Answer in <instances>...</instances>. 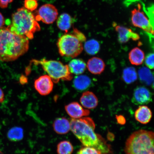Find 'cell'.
<instances>
[{"label":"cell","instance_id":"cell-1","mask_svg":"<svg viewBox=\"0 0 154 154\" xmlns=\"http://www.w3.org/2000/svg\"><path fill=\"white\" fill-rule=\"evenodd\" d=\"M70 124V130L84 146L95 148L102 154L111 153L110 146L100 135L95 132V124L91 118L72 119Z\"/></svg>","mask_w":154,"mask_h":154},{"label":"cell","instance_id":"cell-2","mask_svg":"<svg viewBox=\"0 0 154 154\" xmlns=\"http://www.w3.org/2000/svg\"><path fill=\"white\" fill-rule=\"evenodd\" d=\"M28 38L11 31L7 27L0 28V60L9 62L16 60L28 51Z\"/></svg>","mask_w":154,"mask_h":154},{"label":"cell","instance_id":"cell-3","mask_svg":"<svg viewBox=\"0 0 154 154\" xmlns=\"http://www.w3.org/2000/svg\"><path fill=\"white\" fill-rule=\"evenodd\" d=\"M11 32L28 39L34 38L35 32L39 31L40 27L31 11L23 7L18 8L12 15L11 24L7 27Z\"/></svg>","mask_w":154,"mask_h":154},{"label":"cell","instance_id":"cell-4","mask_svg":"<svg viewBox=\"0 0 154 154\" xmlns=\"http://www.w3.org/2000/svg\"><path fill=\"white\" fill-rule=\"evenodd\" d=\"M154 133L140 130L134 132L127 139L126 154H154Z\"/></svg>","mask_w":154,"mask_h":154},{"label":"cell","instance_id":"cell-5","mask_svg":"<svg viewBox=\"0 0 154 154\" xmlns=\"http://www.w3.org/2000/svg\"><path fill=\"white\" fill-rule=\"evenodd\" d=\"M31 61L35 65H41L55 83H57L60 80L70 81L73 78L68 65L63 64L60 61L45 59L40 60L34 59Z\"/></svg>","mask_w":154,"mask_h":154},{"label":"cell","instance_id":"cell-6","mask_svg":"<svg viewBox=\"0 0 154 154\" xmlns=\"http://www.w3.org/2000/svg\"><path fill=\"white\" fill-rule=\"evenodd\" d=\"M57 44L61 56L72 58L79 55L84 48L82 42L72 34L63 35L59 38Z\"/></svg>","mask_w":154,"mask_h":154},{"label":"cell","instance_id":"cell-7","mask_svg":"<svg viewBox=\"0 0 154 154\" xmlns=\"http://www.w3.org/2000/svg\"><path fill=\"white\" fill-rule=\"evenodd\" d=\"M141 8V5L140 4H138V9L134 8L131 11L132 24L136 27L142 29L147 33L153 35L154 26L143 11H140Z\"/></svg>","mask_w":154,"mask_h":154},{"label":"cell","instance_id":"cell-8","mask_svg":"<svg viewBox=\"0 0 154 154\" xmlns=\"http://www.w3.org/2000/svg\"><path fill=\"white\" fill-rule=\"evenodd\" d=\"M58 12L54 5L50 4L44 5L40 8L35 16L37 21H41L47 24H52L57 20Z\"/></svg>","mask_w":154,"mask_h":154},{"label":"cell","instance_id":"cell-9","mask_svg":"<svg viewBox=\"0 0 154 154\" xmlns=\"http://www.w3.org/2000/svg\"><path fill=\"white\" fill-rule=\"evenodd\" d=\"M131 100L136 105L148 104L152 100V94L147 88L139 87L135 89Z\"/></svg>","mask_w":154,"mask_h":154},{"label":"cell","instance_id":"cell-10","mask_svg":"<svg viewBox=\"0 0 154 154\" xmlns=\"http://www.w3.org/2000/svg\"><path fill=\"white\" fill-rule=\"evenodd\" d=\"M34 87L40 95L46 96L51 93L53 88V82L49 75H44L36 79Z\"/></svg>","mask_w":154,"mask_h":154},{"label":"cell","instance_id":"cell-11","mask_svg":"<svg viewBox=\"0 0 154 154\" xmlns=\"http://www.w3.org/2000/svg\"><path fill=\"white\" fill-rule=\"evenodd\" d=\"M65 109L69 116L74 119L88 116L90 113L89 110L84 109L82 106L76 102H72L65 106Z\"/></svg>","mask_w":154,"mask_h":154},{"label":"cell","instance_id":"cell-12","mask_svg":"<svg viewBox=\"0 0 154 154\" xmlns=\"http://www.w3.org/2000/svg\"><path fill=\"white\" fill-rule=\"evenodd\" d=\"M115 29L118 33L119 42L121 43H126L130 39L137 41L140 39L139 35L130 29L120 26H116Z\"/></svg>","mask_w":154,"mask_h":154},{"label":"cell","instance_id":"cell-13","mask_svg":"<svg viewBox=\"0 0 154 154\" xmlns=\"http://www.w3.org/2000/svg\"><path fill=\"white\" fill-rule=\"evenodd\" d=\"M152 113L149 108L145 105L140 106L134 113L136 121L142 124H147L151 120Z\"/></svg>","mask_w":154,"mask_h":154},{"label":"cell","instance_id":"cell-14","mask_svg":"<svg viewBox=\"0 0 154 154\" xmlns=\"http://www.w3.org/2000/svg\"><path fill=\"white\" fill-rule=\"evenodd\" d=\"M86 67L92 74L98 75L101 74L104 70L105 65L103 60L94 57L88 60Z\"/></svg>","mask_w":154,"mask_h":154},{"label":"cell","instance_id":"cell-15","mask_svg":"<svg viewBox=\"0 0 154 154\" xmlns=\"http://www.w3.org/2000/svg\"><path fill=\"white\" fill-rule=\"evenodd\" d=\"M80 102L82 106L88 109H95L98 104V100L93 92H84L81 97Z\"/></svg>","mask_w":154,"mask_h":154},{"label":"cell","instance_id":"cell-16","mask_svg":"<svg viewBox=\"0 0 154 154\" xmlns=\"http://www.w3.org/2000/svg\"><path fill=\"white\" fill-rule=\"evenodd\" d=\"M53 128L57 134H66L68 133L70 130V122L64 117H59L54 121Z\"/></svg>","mask_w":154,"mask_h":154},{"label":"cell","instance_id":"cell-17","mask_svg":"<svg viewBox=\"0 0 154 154\" xmlns=\"http://www.w3.org/2000/svg\"><path fill=\"white\" fill-rule=\"evenodd\" d=\"M128 58L132 65L138 66L143 63L145 59V55L141 49L136 47L130 51L129 53Z\"/></svg>","mask_w":154,"mask_h":154},{"label":"cell","instance_id":"cell-18","mask_svg":"<svg viewBox=\"0 0 154 154\" xmlns=\"http://www.w3.org/2000/svg\"><path fill=\"white\" fill-rule=\"evenodd\" d=\"M57 26L60 29L67 32L72 26L73 20L72 17L66 13H63L57 18Z\"/></svg>","mask_w":154,"mask_h":154},{"label":"cell","instance_id":"cell-19","mask_svg":"<svg viewBox=\"0 0 154 154\" xmlns=\"http://www.w3.org/2000/svg\"><path fill=\"white\" fill-rule=\"evenodd\" d=\"M69 70L72 74L80 75L85 71L86 64L81 59H74L71 60L68 65Z\"/></svg>","mask_w":154,"mask_h":154},{"label":"cell","instance_id":"cell-20","mask_svg":"<svg viewBox=\"0 0 154 154\" xmlns=\"http://www.w3.org/2000/svg\"><path fill=\"white\" fill-rule=\"evenodd\" d=\"M91 84V80L89 77L84 75L76 76L73 82L74 88L80 91L87 89Z\"/></svg>","mask_w":154,"mask_h":154},{"label":"cell","instance_id":"cell-21","mask_svg":"<svg viewBox=\"0 0 154 154\" xmlns=\"http://www.w3.org/2000/svg\"><path fill=\"white\" fill-rule=\"evenodd\" d=\"M7 136L8 139L11 141H19L23 138L24 131L20 127H13L8 131Z\"/></svg>","mask_w":154,"mask_h":154},{"label":"cell","instance_id":"cell-22","mask_svg":"<svg viewBox=\"0 0 154 154\" xmlns=\"http://www.w3.org/2000/svg\"><path fill=\"white\" fill-rule=\"evenodd\" d=\"M137 72L134 67H127L123 71V80L127 84H131L135 82L137 80Z\"/></svg>","mask_w":154,"mask_h":154},{"label":"cell","instance_id":"cell-23","mask_svg":"<svg viewBox=\"0 0 154 154\" xmlns=\"http://www.w3.org/2000/svg\"><path fill=\"white\" fill-rule=\"evenodd\" d=\"M140 80L148 85H150L153 81V77L151 70L148 67H142L138 72Z\"/></svg>","mask_w":154,"mask_h":154},{"label":"cell","instance_id":"cell-24","mask_svg":"<svg viewBox=\"0 0 154 154\" xmlns=\"http://www.w3.org/2000/svg\"><path fill=\"white\" fill-rule=\"evenodd\" d=\"M84 48L88 54L94 55L97 54L100 49V44L97 40L91 39L87 41L85 44Z\"/></svg>","mask_w":154,"mask_h":154},{"label":"cell","instance_id":"cell-25","mask_svg":"<svg viewBox=\"0 0 154 154\" xmlns=\"http://www.w3.org/2000/svg\"><path fill=\"white\" fill-rule=\"evenodd\" d=\"M73 151L74 147L72 144L68 140H63L57 144V154H72Z\"/></svg>","mask_w":154,"mask_h":154},{"label":"cell","instance_id":"cell-26","mask_svg":"<svg viewBox=\"0 0 154 154\" xmlns=\"http://www.w3.org/2000/svg\"><path fill=\"white\" fill-rule=\"evenodd\" d=\"M24 5L25 8L32 11L37 9L38 3L37 0H25Z\"/></svg>","mask_w":154,"mask_h":154},{"label":"cell","instance_id":"cell-27","mask_svg":"<svg viewBox=\"0 0 154 154\" xmlns=\"http://www.w3.org/2000/svg\"><path fill=\"white\" fill-rule=\"evenodd\" d=\"M76 154H102L101 152L95 148L85 147L81 148Z\"/></svg>","mask_w":154,"mask_h":154},{"label":"cell","instance_id":"cell-28","mask_svg":"<svg viewBox=\"0 0 154 154\" xmlns=\"http://www.w3.org/2000/svg\"><path fill=\"white\" fill-rule=\"evenodd\" d=\"M144 59L146 66L150 69H153L154 66L153 53L149 54Z\"/></svg>","mask_w":154,"mask_h":154},{"label":"cell","instance_id":"cell-29","mask_svg":"<svg viewBox=\"0 0 154 154\" xmlns=\"http://www.w3.org/2000/svg\"><path fill=\"white\" fill-rule=\"evenodd\" d=\"M72 34L74 35L77 38L82 42L85 41L86 40V37L84 34L76 28L73 29Z\"/></svg>","mask_w":154,"mask_h":154},{"label":"cell","instance_id":"cell-30","mask_svg":"<svg viewBox=\"0 0 154 154\" xmlns=\"http://www.w3.org/2000/svg\"><path fill=\"white\" fill-rule=\"evenodd\" d=\"M14 0H0V7L2 9L7 8L9 4L12 3Z\"/></svg>","mask_w":154,"mask_h":154},{"label":"cell","instance_id":"cell-31","mask_svg":"<svg viewBox=\"0 0 154 154\" xmlns=\"http://www.w3.org/2000/svg\"><path fill=\"white\" fill-rule=\"evenodd\" d=\"M5 21L4 17L0 12V28L3 27L5 24Z\"/></svg>","mask_w":154,"mask_h":154},{"label":"cell","instance_id":"cell-32","mask_svg":"<svg viewBox=\"0 0 154 154\" xmlns=\"http://www.w3.org/2000/svg\"><path fill=\"white\" fill-rule=\"evenodd\" d=\"M4 100V94L3 90L0 88V103H2Z\"/></svg>","mask_w":154,"mask_h":154},{"label":"cell","instance_id":"cell-33","mask_svg":"<svg viewBox=\"0 0 154 154\" xmlns=\"http://www.w3.org/2000/svg\"><path fill=\"white\" fill-rule=\"evenodd\" d=\"M117 121L120 124H124L125 122V120L124 117L122 116H117Z\"/></svg>","mask_w":154,"mask_h":154},{"label":"cell","instance_id":"cell-34","mask_svg":"<svg viewBox=\"0 0 154 154\" xmlns=\"http://www.w3.org/2000/svg\"><path fill=\"white\" fill-rule=\"evenodd\" d=\"M0 154H3V153L1 151V150H0Z\"/></svg>","mask_w":154,"mask_h":154}]
</instances>
